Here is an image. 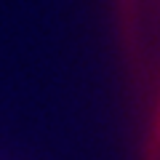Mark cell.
I'll list each match as a JSON object with an SVG mask.
<instances>
[{
  "mask_svg": "<svg viewBox=\"0 0 160 160\" xmlns=\"http://www.w3.org/2000/svg\"><path fill=\"white\" fill-rule=\"evenodd\" d=\"M115 22L133 115V160H160V0H115Z\"/></svg>",
  "mask_w": 160,
  "mask_h": 160,
  "instance_id": "6da1fadb",
  "label": "cell"
}]
</instances>
